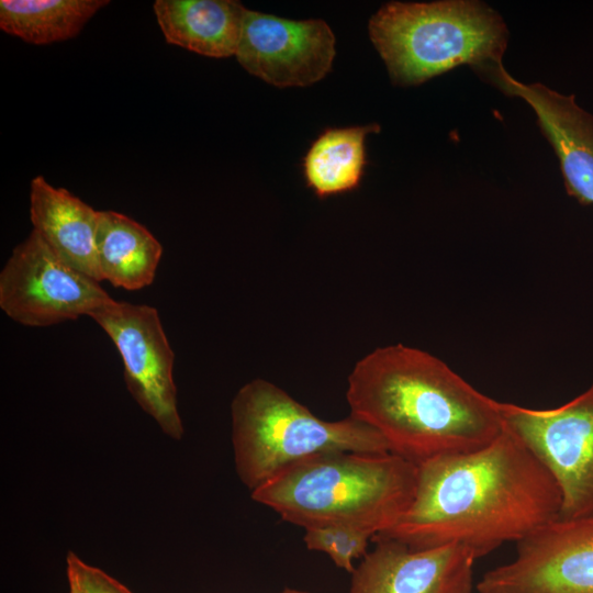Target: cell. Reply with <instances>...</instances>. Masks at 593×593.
<instances>
[{
    "label": "cell",
    "instance_id": "obj_1",
    "mask_svg": "<svg viewBox=\"0 0 593 593\" xmlns=\"http://www.w3.org/2000/svg\"><path fill=\"white\" fill-rule=\"evenodd\" d=\"M560 506L549 470L503 424L484 447L419 463L409 508L372 540L412 549L459 545L479 559L558 518Z\"/></svg>",
    "mask_w": 593,
    "mask_h": 593
},
{
    "label": "cell",
    "instance_id": "obj_2",
    "mask_svg": "<svg viewBox=\"0 0 593 593\" xmlns=\"http://www.w3.org/2000/svg\"><path fill=\"white\" fill-rule=\"evenodd\" d=\"M350 416L377 430L391 454L416 466L486 446L503 429L500 402L438 357L403 344L359 359L347 380Z\"/></svg>",
    "mask_w": 593,
    "mask_h": 593
},
{
    "label": "cell",
    "instance_id": "obj_3",
    "mask_svg": "<svg viewBox=\"0 0 593 593\" xmlns=\"http://www.w3.org/2000/svg\"><path fill=\"white\" fill-rule=\"evenodd\" d=\"M416 479L417 466L391 452L333 451L290 465L251 499L303 529L342 526L374 537L409 508Z\"/></svg>",
    "mask_w": 593,
    "mask_h": 593
},
{
    "label": "cell",
    "instance_id": "obj_4",
    "mask_svg": "<svg viewBox=\"0 0 593 593\" xmlns=\"http://www.w3.org/2000/svg\"><path fill=\"white\" fill-rule=\"evenodd\" d=\"M369 36L393 83L414 86L461 65L480 71L502 63L508 32L480 1H392L371 16Z\"/></svg>",
    "mask_w": 593,
    "mask_h": 593
},
{
    "label": "cell",
    "instance_id": "obj_5",
    "mask_svg": "<svg viewBox=\"0 0 593 593\" xmlns=\"http://www.w3.org/2000/svg\"><path fill=\"white\" fill-rule=\"evenodd\" d=\"M237 475L250 491L304 458L333 451L390 452L382 436L350 415L326 421L265 379L245 383L231 404Z\"/></svg>",
    "mask_w": 593,
    "mask_h": 593
},
{
    "label": "cell",
    "instance_id": "obj_6",
    "mask_svg": "<svg viewBox=\"0 0 593 593\" xmlns=\"http://www.w3.org/2000/svg\"><path fill=\"white\" fill-rule=\"evenodd\" d=\"M503 424L541 460L561 495L558 518H593V382L553 409L500 402Z\"/></svg>",
    "mask_w": 593,
    "mask_h": 593
},
{
    "label": "cell",
    "instance_id": "obj_7",
    "mask_svg": "<svg viewBox=\"0 0 593 593\" xmlns=\"http://www.w3.org/2000/svg\"><path fill=\"white\" fill-rule=\"evenodd\" d=\"M112 300L99 281L63 261L33 230L0 272V309L29 327L89 316Z\"/></svg>",
    "mask_w": 593,
    "mask_h": 593
},
{
    "label": "cell",
    "instance_id": "obj_8",
    "mask_svg": "<svg viewBox=\"0 0 593 593\" xmlns=\"http://www.w3.org/2000/svg\"><path fill=\"white\" fill-rule=\"evenodd\" d=\"M115 345L126 388L168 437L179 440L183 425L174 380L175 354L158 311L148 304L114 299L90 315Z\"/></svg>",
    "mask_w": 593,
    "mask_h": 593
},
{
    "label": "cell",
    "instance_id": "obj_9",
    "mask_svg": "<svg viewBox=\"0 0 593 593\" xmlns=\"http://www.w3.org/2000/svg\"><path fill=\"white\" fill-rule=\"evenodd\" d=\"M479 593H593V518H556L516 542L515 557L486 571Z\"/></svg>",
    "mask_w": 593,
    "mask_h": 593
},
{
    "label": "cell",
    "instance_id": "obj_10",
    "mask_svg": "<svg viewBox=\"0 0 593 593\" xmlns=\"http://www.w3.org/2000/svg\"><path fill=\"white\" fill-rule=\"evenodd\" d=\"M235 57L267 83L305 87L332 69L335 36L323 20H289L247 9Z\"/></svg>",
    "mask_w": 593,
    "mask_h": 593
},
{
    "label": "cell",
    "instance_id": "obj_11",
    "mask_svg": "<svg viewBox=\"0 0 593 593\" xmlns=\"http://www.w3.org/2000/svg\"><path fill=\"white\" fill-rule=\"evenodd\" d=\"M351 573L349 593H471L478 558L468 548L445 545L412 549L374 539Z\"/></svg>",
    "mask_w": 593,
    "mask_h": 593
},
{
    "label": "cell",
    "instance_id": "obj_12",
    "mask_svg": "<svg viewBox=\"0 0 593 593\" xmlns=\"http://www.w3.org/2000/svg\"><path fill=\"white\" fill-rule=\"evenodd\" d=\"M479 74L505 94L530 105L559 159L568 194L582 205L593 204V115L575 103L573 94H561L539 82H521L502 63Z\"/></svg>",
    "mask_w": 593,
    "mask_h": 593
},
{
    "label": "cell",
    "instance_id": "obj_13",
    "mask_svg": "<svg viewBox=\"0 0 593 593\" xmlns=\"http://www.w3.org/2000/svg\"><path fill=\"white\" fill-rule=\"evenodd\" d=\"M99 211L64 188L36 176L30 184V220L51 250L63 261L101 282L97 257Z\"/></svg>",
    "mask_w": 593,
    "mask_h": 593
},
{
    "label": "cell",
    "instance_id": "obj_14",
    "mask_svg": "<svg viewBox=\"0 0 593 593\" xmlns=\"http://www.w3.org/2000/svg\"><path fill=\"white\" fill-rule=\"evenodd\" d=\"M157 23L167 43L197 54L235 56L247 9L235 0H156Z\"/></svg>",
    "mask_w": 593,
    "mask_h": 593
},
{
    "label": "cell",
    "instance_id": "obj_15",
    "mask_svg": "<svg viewBox=\"0 0 593 593\" xmlns=\"http://www.w3.org/2000/svg\"><path fill=\"white\" fill-rule=\"evenodd\" d=\"M96 245L102 281L135 291L155 280L163 246L130 216L111 210L99 211Z\"/></svg>",
    "mask_w": 593,
    "mask_h": 593
},
{
    "label": "cell",
    "instance_id": "obj_16",
    "mask_svg": "<svg viewBox=\"0 0 593 593\" xmlns=\"http://www.w3.org/2000/svg\"><path fill=\"white\" fill-rule=\"evenodd\" d=\"M378 124L324 130L303 157V176L320 198L351 191L360 184L367 165L366 138Z\"/></svg>",
    "mask_w": 593,
    "mask_h": 593
},
{
    "label": "cell",
    "instance_id": "obj_17",
    "mask_svg": "<svg viewBox=\"0 0 593 593\" xmlns=\"http://www.w3.org/2000/svg\"><path fill=\"white\" fill-rule=\"evenodd\" d=\"M108 0H1L0 29L24 42L46 45L77 36Z\"/></svg>",
    "mask_w": 593,
    "mask_h": 593
},
{
    "label": "cell",
    "instance_id": "obj_18",
    "mask_svg": "<svg viewBox=\"0 0 593 593\" xmlns=\"http://www.w3.org/2000/svg\"><path fill=\"white\" fill-rule=\"evenodd\" d=\"M373 536L367 532L326 526L304 529L303 540L307 549L326 553L336 567L353 573V561L362 558L368 551Z\"/></svg>",
    "mask_w": 593,
    "mask_h": 593
},
{
    "label": "cell",
    "instance_id": "obj_19",
    "mask_svg": "<svg viewBox=\"0 0 593 593\" xmlns=\"http://www.w3.org/2000/svg\"><path fill=\"white\" fill-rule=\"evenodd\" d=\"M67 577L78 584L80 593H132L128 588L103 570L81 560L75 552L67 555Z\"/></svg>",
    "mask_w": 593,
    "mask_h": 593
},
{
    "label": "cell",
    "instance_id": "obj_20",
    "mask_svg": "<svg viewBox=\"0 0 593 593\" xmlns=\"http://www.w3.org/2000/svg\"><path fill=\"white\" fill-rule=\"evenodd\" d=\"M67 578H68V584H69V593H80L77 582L71 577H67Z\"/></svg>",
    "mask_w": 593,
    "mask_h": 593
},
{
    "label": "cell",
    "instance_id": "obj_21",
    "mask_svg": "<svg viewBox=\"0 0 593 593\" xmlns=\"http://www.w3.org/2000/svg\"><path fill=\"white\" fill-rule=\"evenodd\" d=\"M278 593H309V592L301 591V590H296V589H290V588H287V589H283V590L280 591V592H278Z\"/></svg>",
    "mask_w": 593,
    "mask_h": 593
}]
</instances>
